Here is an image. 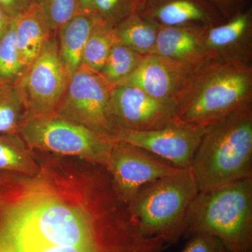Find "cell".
<instances>
[{
    "label": "cell",
    "instance_id": "cell-20",
    "mask_svg": "<svg viewBox=\"0 0 252 252\" xmlns=\"http://www.w3.org/2000/svg\"><path fill=\"white\" fill-rule=\"evenodd\" d=\"M118 43L115 26L97 18L84 48L81 64L100 72L111 50Z\"/></svg>",
    "mask_w": 252,
    "mask_h": 252
},
{
    "label": "cell",
    "instance_id": "cell-1",
    "mask_svg": "<svg viewBox=\"0 0 252 252\" xmlns=\"http://www.w3.org/2000/svg\"><path fill=\"white\" fill-rule=\"evenodd\" d=\"M46 165L34 175L0 172V252H163L144 235L110 176L88 167L82 180Z\"/></svg>",
    "mask_w": 252,
    "mask_h": 252
},
{
    "label": "cell",
    "instance_id": "cell-19",
    "mask_svg": "<svg viewBox=\"0 0 252 252\" xmlns=\"http://www.w3.org/2000/svg\"><path fill=\"white\" fill-rule=\"evenodd\" d=\"M119 43L143 56L153 53L158 27L134 12L115 26Z\"/></svg>",
    "mask_w": 252,
    "mask_h": 252
},
{
    "label": "cell",
    "instance_id": "cell-13",
    "mask_svg": "<svg viewBox=\"0 0 252 252\" xmlns=\"http://www.w3.org/2000/svg\"><path fill=\"white\" fill-rule=\"evenodd\" d=\"M135 12L158 27H212L225 21L208 0H139Z\"/></svg>",
    "mask_w": 252,
    "mask_h": 252
},
{
    "label": "cell",
    "instance_id": "cell-28",
    "mask_svg": "<svg viewBox=\"0 0 252 252\" xmlns=\"http://www.w3.org/2000/svg\"><path fill=\"white\" fill-rule=\"evenodd\" d=\"M0 8L13 18L23 11L21 0H0Z\"/></svg>",
    "mask_w": 252,
    "mask_h": 252
},
{
    "label": "cell",
    "instance_id": "cell-3",
    "mask_svg": "<svg viewBox=\"0 0 252 252\" xmlns=\"http://www.w3.org/2000/svg\"><path fill=\"white\" fill-rule=\"evenodd\" d=\"M190 170L199 192L252 179V103L209 127Z\"/></svg>",
    "mask_w": 252,
    "mask_h": 252
},
{
    "label": "cell",
    "instance_id": "cell-2",
    "mask_svg": "<svg viewBox=\"0 0 252 252\" xmlns=\"http://www.w3.org/2000/svg\"><path fill=\"white\" fill-rule=\"evenodd\" d=\"M177 124L210 127L252 103V67L237 58H212L195 68L175 97Z\"/></svg>",
    "mask_w": 252,
    "mask_h": 252
},
{
    "label": "cell",
    "instance_id": "cell-30",
    "mask_svg": "<svg viewBox=\"0 0 252 252\" xmlns=\"http://www.w3.org/2000/svg\"><path fill=\"white\" fill-rule=\"evenodd\" d=\"M81 11L84 14L92 15L93 2L94 0H78Z\"/></svg>",
    "mask_w": 252,
    "mask_h": 252
},
{
    "label": "cell",
    "instance_id": "cell-4",
    "mask_svg": "<svg viewBox=\"0 0 252 252\" xmlns=\"http://www.w3.org/2000/svg\"><path fill=\"white\" fill-rule=\"evenodd\" d=\"M195 234L218 238L229 252H252V179L199 192L184 237Z\"/></svg>",
    "mask_w": 252,
    "mask_h": 252
},
{
    "label": "cell",
    "instance_id": "cell-8",
    "mask_svg": "<svg viewBox=\"0 0 252 252\" xmlns=\"http://www.w3.org/2000/svg\"><path fill=\"white\" fill-rule=\"evenodd\" d=\"M69 79L70 75L60 59L57 41L51 36L14 85L28 116H49L56 114Z\"/></svg>",
    "mask_w": 252,
    "mask_h": 252
},
{
    "label": "cell",
    "instance_id": "cell-15",
    "mask_svg": "<svg viewBox=\"0 0 252 252\" xmlns=\"http://www.w3.org/2000/svg\"><path fill=\"white\" fill-rule=\"evenodd\" d=\"M207 26L158 27L152 54L175 60L191 67L209 59L205 45Z\"/></svg>",
    "mask_w": 252,
    "mask_h": 252
},
{
    "label": "cell",
    "instance_id": "cell-26",
    "mask_svg": "<svg viewBox=\"0 0 252 252\" xmlns=\"http://www.w3.org/2000/svg\"><path fill=\"white\" fill-rule=\"evenodd\" d=\"M181 252H229L218 238L207 234H195L189 238Z\"/></svg>",
    "mask_w": 252,
    "mask_h": 252
},
{
    "label": "cell",
    "instance_id": "cell-21",
    "mask_svg": "<svg viewBox=\"0 0 252 252\" xmlns=\"http://www.w3.org/2000/svg\"><path fill=\"white\" fill-rule=\"evenodd\" d=\"M143 55L118 43L111 50L100 74L113 86L132 74L140 65Z\"/></svg>",
    "mask_w": 252,
    "mask_h": 252
},
{
    "label": "cell",
    "instance_id": "cell-16",
    "mask_svg": "<svg viewBox=\"0 0 252 252\" xmlns=\"http://www.w3.org/2000/svg\"><path fill=\"white\" fill-rule=\"evenodd\" d=\"M14 26L18 55L26 70L41 54L52 31L42 6L36 1L15 18Z\"/></svg>",
    "mask_w": 252,
    "mask_h": 252
},
{
    "label": "cell",
    "instance_id": "cell-11",
    "mask_svg": "<svg viewBox=\"0 0 252 252\" xmlns=\"http://www.w3.org/2000/svg\"><path fill=\"white\" fill-rule=\"evenodd\" d=\"M111 111L117 130H157L173 124L176 118L174 101L156 98L130 86L113 88Z\"/></svg>",
    "mask_w": 252,
    "mask_h": 252
},
{
    "label": "cell",
    "instance_id": "cell-17",
    "mask_svg": "<svg viewBox=\"0 0 252 252\" xmlns=\"http://www.w3.org/2000/svg\"><path fill=\"white\" fill-rule=\"evenodd\" d=\"M97 20L92 15L82 13L59 30L60 59L70 77L81 64L84 48Z\"/></svg>",
    "mask_w": 252,
    "mask_h": 252
},
{
    "label": "cell",
    "instance_id": "cell-31",
    "mask_svg": "<svg viewBox=\"0 0 252 252\" xmlns=\"http://www.w3.org/2000/svg\"><path fill=\"white\" fill-rule=\"evenodd\" d=\"M21 4H22L23 9L24 10L29 6L30 4H31L32 2H33V0H21Z\"/></svg>",
    "mask_w": 252,
    "mask_h": 252
},
{
    "label": "cell",
    "instance_id": "cell-7",
    "mask_svg": "<svg viewBox=\"0 0 252 252\" xmlns=\"http://www.w3.org/2000/svg\"><path fill=\"white\" fill-rule=\"evenodd\" d=\"M114 86L102 74L81 64L69 79L56 115L115 139L111 111Z\"/></svg>",
    "mask_w": 252,
    "mask_h": 252
},
{
    "label": "cell",
    "instance_id": "cell-18",
    "mask_svg": "<svg viewBox=\"0 0 252 252\" xmlns=\"http://www.w3.org/2000/svg\"><path fill=\"white\" fill-rule=\"evenodd\" d=\"M40 169L35 154L18 133H0V172L34 175Z\"/></svg>",
    "mask_w": 252,
    "mask_h": 252
},
{
    "label": "cell",
    "instance_id": "cell-22",
    "mask_svg": "<svg viewBox=\"0 0 252 252\" xmlns=\"http://www.w3.org/2000/svg\"><path fill=\"white\" fill-rule=\"evenodd\" d=\"M27 117L26 107L14 84L0 86V133H18Z\"/></svg>",
    "mask_w": 252,
    "mask_h": 252
},
{
    "label": "cell",
    "instance_id": "cell-9",
    "mask_svg": "<svg viewBox=\"0 0 252 252\" xmlns=\"http://www.w3.org/2000/svg\"><path fill=\"white\" fill-rule=\"evenodd\" d=\"M117 196L126 205L144 185L180 170L140 147L116 141L105 168Z\"/></svg>",
    "mask_w": 252,
    "mask_h": 252
},
{
    "label": "cell",
    "instance_id": "cell-23",
    "mask_svg": "<svg viewBox=\"0 0 252 252\" xmlns=\"http://www.w3.org/2000/svg\"><path fill=\"white\" fill-rule=\"evenodd\" d=\"M24 71L16 46L14 20L0 39V86L13 85Z\"/></svg>",
    "mask_w": 252,
    "mask_h": 252
},
{
    "label": "cell",
    "instance_id": "cell-27",
    "mask_svg": "<svg viewBox=\"0 0 252 252\" xmlns=\"http://www.w3.org/2000/svg\"><path fill=\"white\" fill-rule=\"evenodd\" d=\"M225 21L243 11L244 0H208Z\"/></svg>",
    "mask_w": 252,
    "mask_h": 252
},
{
    "label": "cell",
    "instance_id": "cell-5",
    "mask_svg": "<svg viewBox=\"0 0 252 252\" xmlns=\"http://www.w3.org/2000/svg\"><path fill=\"white\" fill-rule=\"evenodd\" d=\"M198 193L191 170L181 169L144 185L127 208L144 235L175 245L185 234L189 208Z\"/></svg>",
    "mask_w": 252,
    "mask_h": 252
},
{
    "label": "cell",
    "instance_id": "cell-29",
    "mask_svg": "<svg viewBox=\"0 0 252 252\" xmlns=\"http://www.w3.org/2000/svg\"><path fill=\"white\" fill-rule=\"evenodd\" d=\"M14 20V18L11 17L0 8V39L9 29V26H11Z\"/></svg>",
    "mask_w": 252,
    "mask_h": 252
},
{
    "label": "cell",
    "instance_id": "cell-24",
    "mask_svg": "<svg viewBox=\"0 0 252 252\" xmlns=\"http://www.w3.org/2000/svg\"><path fill=\"white\" fill-rule=\"evenodd\" d=\"M139 0H94L92 16L116 26L135 12Z\"/></svg>",
    "mask_w": 252,
    "mask_h": 252
},
{
    "label": "cell",
    "instance_id": "cell-25",
    "mask_svg": "<svg viewBox=\"0 0 252 252\" xmlns=\"http://www.w3.org/2000/svg\"><path fill=\"white\" fill-rule=\"evenodd\" d=\"M42 6L51 31L61 29L69 20L82 14L78 0H42Z\"/></svg>",
    "mask_w": 252,
    "mask_h": 252
},
{
    "label": "cell",
    "instance_id": "cell-12",
    "mask_svg": "<svg viewBox=\"0 0 252 252\" xmlns=\"http://www.w3.org/2000/svg\"><path fill=\"white\" fill-rule=\"evenodd\" d=\"M195 67L159 55L149 54L144 56L132 74L114 86H133L156 98L175 102Z\"/></svg>",
    "mask_w": 252,
    "mask_h": 252
},
{
    "label": "cell",
    "instance_id": "cell-14",
    "mask_svg": "<svg viewBox=\"0 0 252 252\" xmlns=\"http://www.w3.org/2000/svg\"><path fill=\"white\" fill-rule=\"evenodd\" d=\"M252 32L251 9L243 10L225 22L209 27L205 34L209 59L237 58L250 61Z\"/></svg>",
    "mask_w": 252,
    "mask_h": 252
},
{
    "label": "cell",
    "instance_id": "cell-6",
    "mask_svg": "<svg viewBox=\"0 0 252 252\" xmlns=\"http://www.w3.org/2000/svg\"><path fill=\"white\" fill-rule=\"evenodd\" d=\"M18 134L32 150L79 157L104 168L117 141L56 114L28 116Z\"/></svg>",
    "mask_w": 252,
    "mask_h": 252
},
{
    "label": "cell",
    "instance_id": "cell-10",
    "mask_svg": "<svg viewBox=\"0 0 252 252\" xmlns=\"http://www.w3.org/2000/svg\"><path fill=\"white\" fill-rule=\"evenodd\" d=\"M208 128L173 124L153 130L119 129L115 139L140 147L178 168L188 169Z\"/></svg>",
    "mask_w": 252,
    "mask_h": 252
}]
</instances>
